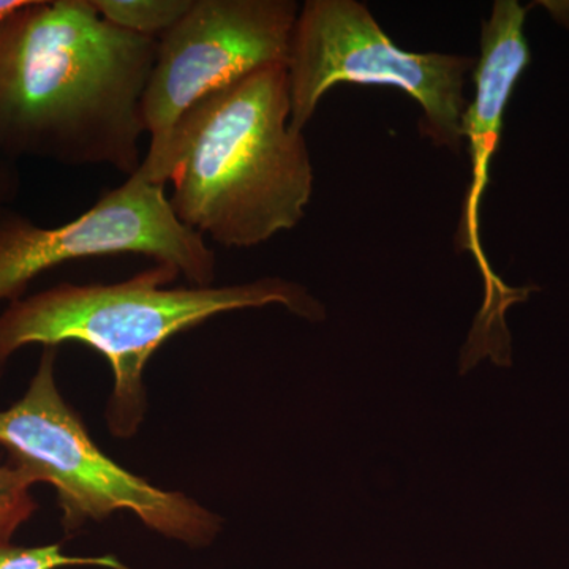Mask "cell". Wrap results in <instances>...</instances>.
Segmentation results:
<instances>
[{
  "mask_svg": "<svg viewBox=\"0 0 569 569\" xmlns=\"http://www.w3.org/2000/svg\"><path fill=\"white\" fill-rule=\"evenodd\" d=\"M157 48L91 0H28L0 26V156L137 173Z\"/></svg>",
  "mask_w": 569,
  "mask_h": 569,
  "instance_id": "6da1fadb",
  "label": "cell"
},
{
  "mask_svg": "<svg viewBox=\"0 0 569 569\" xmlns=\"http://www.w3.org/2000/svg\"><path fill=\"white\" fill-rule=\"evenodd\" d=\"M287 66L204 97L149 146L137 176L167 186L178 219L224 249L293 230L313 192L305 133L291 129Z\"/></svg>",
  "mask_w": 569,
  "mask_h": 569,
  "instance_id": "7a4b0ae2",
  "label": "cell"
},
{
  "mask_svg": "<svg viewBox=\"0 0 569 569\" xmlns=\"http://www.w3.org/2000/svg\"><path fill=\"white\" fill-rule=\"evenodd\" d=\"M179 272L156 264L112 284L61 283L10 302L0 316V369L31 343L81 342L102 353L114 373L108 421L130 437L144 413L142 370L170 337L233 310L282 305L298 317L325 320L326 310L302 284L279 277L230 287L164 288Z\"/></svg>",
  "mask_w": 569,
  "mask_h": 569,
  "instance_id": "3957f363",
  "label": "cell"
},
{
  "mask_svg": "<svg viewBox=\"0 0 569 569\" xmlns=\"http://www.w3.org/2000/svg\"><path fill=\"white\" fill-rule=\"evenodd\" d=\"M477 61L410 52L389 39L356 0H307L288 52L291 129L305 132L325 93L337 84L389 86L422 108L421 130L440 148H462L463 88Z\"/></svg>",
  "mask_w": 569,
  "mask_h": 569,
  "instance_id": "277c9868",
  "label": "cell"
},
{
  "mask_svg": "<svg viewBox=\"0 0 569 569\" xmlns=\"http://www.w3.org/2000/svg\"><path fill=\"white\" fill-rule=\"evenodd\" d=\"M54 347H47L28 392L0 411V445L36 482L58 490L63 527L78 529L130 509L151 529L189 545H206L220 519L179 492L153 488L112 462L93 445L54 381Z\"/></svg>",
  "mask_w": 569,
  "mask_h": 569,
  "instance_id": "5b68a950",
  "label": "cell"
},
{
  "mask_svg": "<svg viewBox=\"0 0 569 569\" xmlns=\"http://www.w3.org/2000/svg\"><path fill=\"white\" fill-rule=\"evenodd\" d=\"M122 253L171 266L193 287H211L216 279V253L178 219L164 186L133 174L61 227L41 228L21 213H3L0 301H17L33 279L58 266Z\"/></svg>",
  "mask_w": 569,
  "mask_h": 569,
  "instance_id": "8992f818",
  "label": "cell"
},
{
  "mask_svg": "<svg viewBox=\"0 0 569 569\" xmlns=\"http://www.w3.org/2000/svg\"><path fill=\"white\" fill-rule=\"evenodd\" d=\"M299 10L295 0H193L160 37L142 96L151 144L204 97L266 67L287 66Z\"/></svg>",
  "mask_w": 569,
  "mask_h": 569,
  "instance_id": "52a82bcc",
  "label": "cell"
},
{
  "mask_svg": "<svg viewBox=\"0 0 569 569\" xmlns=\"http://www.w3.org/2000/svg\"><path fill=\"white\" fill-rule=\"evenodd\" d=\"M527 9L516 0H497L489 20L482 22L481 54L475 66V97L462 118V138L468 141L471 181L468 187L458 236L459 250L477 260L485 280V302L473 328L485 336L508 331L507 310L527 301L533 288H509L490 268L479 238V208L489 183V168L496 156L512 89L530 63L523 24Z\"/></svg>",
  "mask_w": 569,
  "mask_h": 569,
  "instance_id": "ba28073f",
  "label": "cell"
},
{
  "mask_svg": "<svg viewBox=\"0 0 569 569\" xmlns=\"http://www.w3.org/2000/svg\"><path fill=\"white\" fill-rule=\"evenodd\" d=\"M100 17L122 31L159 40L182 20L193 0H91Z\"/></svg>",
  "mask_w": 569,
  "mask_h": 569,
  "instance_id": "9c48e42d",
  "label": "cell"
},
{
  "mask_svg": "<svg viewBox=\"0 0 569 569\" xmlns=\"http://www.w3.org/2000/svg\"><path fill=\"white\" fill-rule=\"evenodd\" d=\"M36 485L26 468L0 462V542H9L11 535L36 512L29 488Z\"/></svg>",
  "mask_w": 569,
  "mask_h": 569,
  "instance_id": "30bf717a",
  "label": "cell"
},
{
  "mask_svg": "<svg viewBox=\"0 0 569 569\" xmlns=\"http://www.w3.org/2000/svg\"><path fill=\"white\" fill-rule=\"evenodd\" d=\"M73 565H97L114 569H127L114 557L103 559H77L61 552V546L44 548H17L10 542H0V569H58Z\"/></svg>",
  "mask_w": 569,
  "mask_h": 569,
  "instance_id": "8fae6325",
  "label": "cell"
},
{
  "mask_svg": "<svg viewBox=\"0 0 569 569\" xmlns=\"http://www.w3.org/2000/svg\"><path fill=\"white\" fill-rule=\"evenodd\" d=\"M20 190V173L17 162L0 156V217L9 211V203Z\"/></svg>",
  "mask_w": 569,
  "mask_h": 569,
  "instance_id": "7c38bea8",
  "label": "cell"
},
{
  "mask_svg": "<svg viewBox=\"0 0 569 569\" xmlns=\"http://www.w3.org/2000/svg\"><path fill=\"white\" fill-rule=\"evenodd\" d=\"M26 3H28V0H0V26L9 20L11 14L22 9Z\"/></svg>",
  "mask_w": 569,
  "mask_h": 569,
  "instance_id": "4fadbf2b",
  "label": "cell"
}]
</instances>
